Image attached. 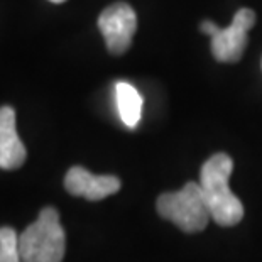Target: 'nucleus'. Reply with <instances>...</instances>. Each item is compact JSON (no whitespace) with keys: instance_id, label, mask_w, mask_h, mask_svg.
<instances>
[{"instance_id":"1","label":"nucleus","mask_w":262,"mask_h":262,"mask_svg":"<svg viewBox=\"0 0 262 262\" xmlns=\"http://www.w3.org/2000/svg\"><path fill=\"white\" fill-rule=\"evenodd\" d=\"M232 169L233 161L230 156L219 152L206 161L200 172V186H202L211 220L216 222L220 227L237 225L244 216L242 202L230 191V186H228Z\"/></svg>"},{"instance_id":"2","label":"nucleus","mask_w":262,"mask_h":262,"mask_svg":"<svg viewBox=\"0 0 262 262\" xmlns=\"http://www.w3.org/2000/svg\"><path fill=\"white\" fill-rule=\"evenodd\" d=\"M19 249L22 262H63L66 235L56 208L41 210L34 224L19 235Z\"/></svg>"},{"instance_id":"3","label":"nucleus","mask_w":262,"mask_h":262,"mask_svg":"<svg viewBox=\"0 0 262 262\" xmlns=\"http://www.w3.org/2000/svg\"><path fill=\"white\" fill-rule=\"evenodd\" d=\"M158 213L186 233L202 232L211 220L200 183L189 181L180 191L164 193L156 203Z\"/></svg>"},{"instance_id":"4","label":"nucleus","mask_w":262,"mask_h":262,"mask_svg":"<svg viewBox=\"0 0 262 262\" xmlns=\"http://www.w3.org/2000/svg\"><path fill=\"white\" fill-rule=\"evenodd\" d=\"M255 24V14L250 9L237 10L232 24L222 29L211 20H203L200 31L211 37V54L220 63H235L247 46V32Z\"/></svg>"},{"instance_id":"5","label":"nucleus","mask_w":262,"mask_h":262,"mask_svg":"<svg viewBox=\"0 0 262 262\" xmlns=\"http://www.w3.org/2000/svg\"><path fill=\"white\" fill-rule=\"evenodd\" d=\"M98 29L112 54H122L130 48L137 31V15L125 2L108 5L98 17Z\"/></svg>"},{"instance_id":"6","label":"nucleus","mask_w":262,"mask_h":262,"mask_svg":"<svg viewBox=\"0 0 262 262\" xmlns=\"http://www.w3.org/2000/svg\"><path fill=\"white\" fill-rule=\"evenodd\" d=\"M64 188L73 196H81L90 200V202H98V200H103L119 191L120 180L108 174H92L90 171H86L81 166H75V168H71L66 172Z\"/></svg>"},{"instance_id":"7","label":"nucleus","mask_w":262,"mask_h":262,"mask_svg":"<svg viewBox=\"0 0 262 262\" xmlns=\"http://www.w3.org/2000/svg\"><path fill=\"white\" fill-rule=\"evenodd\" d=\"M27 158L26 147L15 129L12 107H0V168L17 169Z\"/></svg>"},{"instance_id":"8","label":"nucleus","mask_w":262,"mask_h":262,"mask_svg":"<svg viewBox=\"0 0 262 262\" xmlns=\"http://www.w3.org/2000/svg\"><path fill=\"white\" fill-rule=\"evenodd\" d=\"M115 102L124 125L136 129L142 117V97L137 88L127 81H119L115 85Z\"/></svg>"},{"instance_id":"9","label":"nucleus","mask_w":262,"mask_h":262,"mask_svg":"<svg viewBox=\"0 0 262 262\" xmlns=\"http://www.w3.org/2000/svg\"><path fill=\"white\" fill-rule=\"evenodd\" d=\"M0 262H22L19 235L12 227H0Z\"/></svg>"},{"instance_id":"10","label":"nucleus","mask_w":262,"mask_h":262,"mask_svg":"<svg viewBox=\"0 0 262 262\" xmlns=\"http://www.w3.org/2000/svg\"><path fill=\"white\" fill-rule=\"evenodd\" d=\"M49 2H53V4H61V2H64V0H49Z\"/></svg>"}]
</instances>
